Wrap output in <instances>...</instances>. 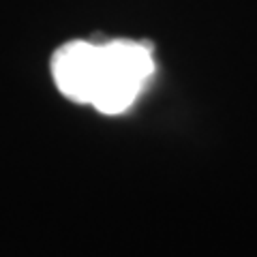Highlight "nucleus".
Wrapping results in <instances>:
<instances>
[{
	"mask_svg": "<svg viewBox=\"0 0 257 257\" xmlns=\"http://www.w3.org/2000/svg\"><path fill=\"white\" fill-rule=\"evenodd\" d=\"M155 73L152 47L116 39L107 43L71 41L56 50L52 75L69 101L118 116L138 101Z\"/></svg>",
	"mask_w": 257,
	"mask_h": 257,
	"instance_id": "f257e3e1",
	"label": "nucleus"
}]
</instances>
